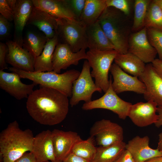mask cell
<instances>
[{
	"mask_svg": "<svg viewBox=\"0 0 162 162\" xmlns=\"http://www.w3.org/2000/svg\"><path fill=\"white\" fill-rule=\"evenodd\" d=\"M68 97L56 89L40 86L27 98V110L32 118L41 124H57L65 119L68 113Z\"/></svg>",
	"mask_w": 162,
	"mask_h": 162,
	"instance_id": "obj_1",
	"label": "cell"
},
{
	"mask_svg": "<svg viewBox=\"0 0 162 162\" xmlns=\"http://www.w3.org/2000/svg\"><path fill=\"white\" fill-rule=\"evenodd\" d=\"M34 137L29 129L22 130L15 120L0 134V153L3 162H15L32 150Z\"/></svg>",
	"mask_w": 162,
	"mask_h": 162,
	"instance_id": "obj_2",
	"label": "cell"
},
{
	"mask_svg": "<svg viewBox=\"0 0 162 162\" xmlns=\"http://www.w3.org/2000/svg\"><path fill=\"white\" fill-rule=\"evenodd\" d=\"M125 15L112 7H107L98 21L105 34L118 53L128 52L130 30Z\"/></svg>",
	"mask_w": 162,
	"mask_h": 162,
	"instance_id": "obj_3",
	"label": "cell"
},
{
	"mask_svg": "<svg viewBox=\"0 0 162 162\" xmlns=\"http://www.w3.org/2000/svg\"><path fill=\"white\" fill-rule=\"evenodd\" d=\"M9 70L16 73L21 78L29 79L40 86L45 87L57 90L68 97L72 96L73 82L79 76L80 72L73 69L62 74L53 71L48 72H27L13 67Z\"/></svg>",
	"mask_w": 162,
	"mask_h": 162,
	"instance_id": "obj_4",
	"label": "cell"
},
{
	"mask_svg": "<svg viewBox=\"0 0 162 162\" xmlns=\"http://www.w3.org/2000/svg\"><path fill=\"white\" fill-rule=\"evenodd\" d=\"M118 52L115 50H89L86 52L87 60L92 69V77L97 86L105 92L110 83L108 74L112 63Z\"/></svg>",
	"mask_w": 162,
	"mask_h": 162,
	"instance_id": "obj_5",
	"label": "cell"
},
{
	"mask_svg": "<svg viewBox=\"0 0 162 162\" xmlns=\"http://www.w3.org/2000/svg\"><path fill=\"white\" fill-rule=\"evenodd\" d=\"M59 41L68 45L74 52L88 48L87 26L80 20L57 19Z\"/></svg>",
	"mask_w": 162,
	"mask_h": 162,
	"instance_id": "obj_6",
	"label": "cell"
},
{
	"mask_svg": "<svg viewBox=\"0 0 162 162\" xmlns=\"http://www.w3.org/2000/svg\"><path fill=\"white\" fill-rule=\"evenodd\" d=\"M109 87L105 94L100 98L84 103L82 108L85 110L96 109H107L116 114L119 118L125 120L128 117L129 110L132 104L121 99L113 90L110 78Z\"/></svg>",
	"mask_w": 162,
	"mask_h": 162,
	"instance_id": "obj_7",
	"label": "cell"
},
{
	"mask_svg": "<svg viewBox=\"0 0 162 162\" xmlns=\"http://www.w3.org/2000/svg\"><path fill=\"white\" fill-rule=\"evenodd\" d=\"M90 68L88 61L85 60L79 76L73 84L72 96L69 101L71 107L76 106L81 101L85 103L92 101V96L94 92L101 93L102 91L93 80Z\"/></svg>",
	"mask_w": 162,
	"mask_h": 162,
	"instance_id": "obj_8",
	"label": "cell"
},
{
	"mask_svg": "<svg viewBox=\"0 0 162 162\" xmlns=\"http://www.w3.org/2000/svg\"><path fill=\"white\" fill-rule=\"evenodd\" d=\"M89 134L99 146H107L123 141L122 127L108 119H103L95 122Z\"/></svg>",
	"mask_w": 162,
	"mask_h": 162,
	"instance_id": "obj_9",
	"label": "cell"
},
{
	"mask_svg": "<svg viewBox=\"0 0 162 162\" xmlns=\"http://www.w3.org/2000/svg\"><path fill=\"white\" fill-rule=\"evenodd\" d=\"M128 52L135 55L145 63H152L156 59L157 52L148 40L146 27L130 35Z\"/></svg>",
	"mask_w": 162,
	"mask_h": 162,
	"instance_id": "obj_10",
	"label": "cell"
},
{
	"mask_svg": "<svg viewBox=\"0 0 162 162\" xmlns=\"http://www.w3.org/2000/svg\"><path fill=\"white\" fill-rule=\"evenodd\" d=\"M110 71L113 79L112 87L117 94L126 91L142 94L145 93V86L138 77L128 75L115 63L112 64Z\"/></svg>",
	"mask_w": 162,
	"mask_h": 162,
	"instance_id": "obj_11",
	"label": "cell"
},
{
	"mask_svg": "<svg viewBox=\"0 0 162 162\" xmlns=\"http://www.w3.org/2000/svg\"><path fill=\"white\" fill-rule=\"evenodd\" d=\"M87 58L86 49L74 52L67 44L59 43L56 46L52 58L53 71L60 74L72 65H77L79 61Z\"/></svg>",
	"mask_w": 162,
	"mask_h": 162,
	"instance_id": "obj_12",
	"label": "cell"
},
{
	"mask_svg": "<svg viewBox=\"0 0 162 162\" xmlns=\"http://www.w3.org/2000/svg\"><path fill=\"white\" fill-rule=\"evenodd\" d=\"M19 75L16 73H8L0 70V87L11 96L18 100L27 98L33 92L37 84L23 83Z\"/></svg>",
	"mask_w": 162,
	"mask_h": 162,
	"instance_id": "obj_13",
	"label": "cell"
},
{
	"mask_svg": "<svg viewBox=\"0 0 162 162\" xmlns=\"http://www.w3.org/2000/svg\"><path fill=\"white\" fill-rule=\"evenodd\" d=\"M157 109L158 104L152 100L139 102L131 106L128 117L136 126L146 127L157 121Z\"/></svg>",
	"mask_w": 162,
	"mask_h": 162,
	"instance_id": "obj_14",
	"label": "cell"
},
{
	"mask_svg": "<svg viewBox=\"0 0 162 162\" xmlns=\"http://www.w3.org/2000/svg\"><path fill=\"white\" fill-rule=\"evenodd\" d=\"M6 44L8 48L6 62L12 67L27 72L34 71L35 58L17 42L9 40Z\"/></svg>",
	"mask_w": 162,
	"mask_h": 162,
	"instance_id": "obj_15",
	"label": "cell"
},
{
	"mask_svg": "<svg viewBox=\"0 0 162 162\" xmlns=\"http://www.w3.org/2000/svg\"><path fill=\"white\" fill-rule=\"evenodd\" d=\"M54 150L56 160L63 161L71 153L74 145L82 140L78 134L72 131L54 129L52 131Z\"/></svg>",
	"mask_w": 162,
	"mask_h": 162,
	"instance_id": "obj_16",
	"label": "cell"
},
{
	"mask_svg": "<svg viewBox=\"0 0 162 162\" xmlns=\"http://www.w3.org/2000/svg\"><path fill=\"white\" fill-rule=\"evenodd\" d=\"M139 78L146 87L143 94L144 99L147 101L152 100L158 104L162 103V78L152 63L146 65L144 71Z\"/></svg>",
	"mask_w": 162,
	"mask_h": 162,
	"instance_id": "obj_17",
	"label": "cell"
},
{
	"mask_svg": "<svg viewBox=\"0 0 162 162\" xmlns=\"http://www.w3.org/2000/svg\"><path fill=\"white\" fill-rule=\"evenodd\" d=\"M148 136H136L126 144L125 149L131 154L134 162H145L152 158L162 156V153L157 148L153 149L149 145Z\"/></svg>",
	"mask_w": 162,
	"mask_h": 162,
	"instance_id": "obj_18",
	"label": "cell"
},
{
	"mask_svg": "<svg viewBox=\"0 0 162 162\" xmlns=\"http://www.w3.org/2000/svg\"><path fill=\"white\" fill-rule=\"evenodd\" d=\"M32 152L37 162L56 160L52 138V131L48 130L37 134L34 138Z\"/></svg>",
	"mask_w": 162,
	"mask_h": 162,
	"instance_id": "obj_19",
	"label": "cell"
},
{
	"mask_svg": "<svg viewBox=\"0 0 162 162\" xmlns=\"http://www.w3.org/2000/svg\"><path fill=\"white\" fill-rule=\"evenodd\" d=\"M26 24L36 26L44 34L48 40L57 34V19L34 5Z\"/></svg>",
	"mask_w": 162,
	"mask_h": 162,
	"instance_id": "obj_20",
	"label": "cell"
},
{
	"mask_svg": "<svg viewBox=\"0 0 162 162\" xmlns=\"http://www.w3.org/2000/svg\"><path fill=\"white\" fill-rule=\"evenodd\" d=\"M34 5L32 0H18L13 9L15 40L22 46V32L31 13Z\"/></svg>",
	"mask_w": 162,
	"mask_h": 162,
	"instance_id": "obj_21",
	"label": "cell"
},
{
	"mask_svg": "<svg viewBox=\"0 0 162 162\" xmlns=\"http://www.w3.org/2000/svg\"><path fill=\"white\" fill-rule=\"evenodd\" d=\"M35 7L48 13L57 19L77 20L69 8L66 0H32Z\"/></svg>",
	"mask_w": 162,
	"mask_h": 162,
	"instance_id": "obj_22",
	"label": "cell"
},
{
	"mask_svg": "<svg viewBox=\"0 0 162 162\" xmlns=\"http://www.w3.org/2000/svg\"><path fill=\"white\" fill-rule=\"evenodd\" d=\"M88 48L89 50H115L114 46L105 34L98 20L87 26Z\"/></svg>",
	"mask_w": 162,
	"mask_h": 162,
	"instance_id": "obj_23",
	"label": "cell"
},
{
	"mask_svg": "<svg viewBox=\"0 0 162 162\" xmlns=\"http://www.w3.org/2000/svg\"><path fill=\"white\" fill-rule=\"evenodd\" d=\"M114 61L125 72L138 78L144 71L146 65L139 58L128 52L124 53H118Z\"/></svg>",
	"mask_w": 162,
	"mask_h": 162,
	"instance_id": "obj_24",
	"label": "cell"
},
{
	"mask_svg": "<svg viewBox=\"0 0 162 162\" xmlns=\"http://www.w3.org/2000/svg\"><path fill=\"white\" fill-rule=\"evenodd\" d=\"M59 42L57 34L53 38L47 40L41 53L35 58L34 71L45 72L53 71L52 56Z\"/></svg>",
	"mask_w": 162,
	"mask_h": 162,
	"instance_id": "obj_25",
	"label": "cell"
},
{
	"mask_svg": "<svg viewBox=\"0 0 162 162\" xmlns=\"http://www.w3.org/2000/svg\"><path fill=\"white\" fill-rule=\"evenodd\" d=\"M107 7L106 0H86L80 19L87 26L98 21Z\"/></svg>",
	"mask_w": 162,
	"mask_h": 162,
	"instance_id": "obj_26",
	"label": "cell"
},
{
	"mask_svg": "<svg viewBox=\"0 0 162 162\" xmlns=\"http://www.w3.org/2000/svg\"><path fill=\"white\" fill-rule=\"evenodd\" d=\"M123 141L107 146H99L92 162H115L125 149Z\"/></svg>",
	"mask_w": 162,
	"mask_h": 162,
	"instance_id": "obj_27",
	"label": "cell"
},
{
	"mask_svg": "<svg viewBox=\"0 0 162 162\" xmlns=\"http://www.w3.org/2000/svg\"><path fill=\"white\" fill-rule=\"evenodd\" d=\"M47 40L45 36L29 32L23 39L22 46L36 58L41 53Z\"/></svg>",
	"mask_w": 162,
	"mask_h": 162,
	"instance_id": "obj_28",
	"label": "cell"
},
{
	"mask_svg": "<svg viewBox=\"0 0 162 162\" xmlns=\"http://www.w3.org/2000/svg\"><path fill=\"white\" fill-rule=\"evenodd\" d=\"M94 138L90 136L86 140L76 143L74 146L71 153L88 161L92 162L95 156L97 147L94 145Z\"/></svg>",
	"mask_w": 162,
	"mask_h": 162,
	"instance_id": "obj_29",
	"label": "cell"
},
{
	"mask_svg": "<svg viewBox=\"0 0 162 162\" xmlns=\"http://www.w3.org/2000/svg\"><path fill=\"white\" fill-rule=\"evenodd\" d=\"M144 27L162 31V8L154 0H152L149 6Z\"/></svg>",
	"mask_w": 162,
	"mask_h": 162,
	"instance_id": "obj_30",
	"label": "cell"
},
{
	"mask_svg": "<svg viewBox=\"0 0 162 162\" xmlns=\"http://www.w3.org/2000/svg\"><path fill=\"white\" fill-rule=\"evenodd\" d=\"M152 0H136L133 22L131 31L138 32L144 27V21L149 6Z\"/></svg>",
	"mask_w": 162,
	"mask_h": 162,
	"instance_id": "obj_31",
	"label": "cell"
},
{
	"mask_svg": "<svg viewBox=\"0 0 162 162\" xmlns=\"http://www.w3.org/2000/svg\"><path fill=\"white\" fill-rule=\"evenodd\" d=\"M147 32L150 44L155 49L159 59L162 60V31L153 28H147Z\"/></svg>",
	"mask_w": 162,
	"mask_h": 162,
	"instance_id": "obj_32",
	"label": "cell"
},
{
	"mask_svg": "<svg viewBox=\"0 0 162 162\" xmlns=\"http://www.w3.org/2000/svg\"><path fill=\"white\" fill-rule=\"evenodd\" d=\"M129 1L127 0H106V3L107 7L114 8L127 16L130 12Z\"/></svg>",
	"mask_w": 162,
	"mask_h": 162,
	"instance_id": "obj_33",
	"label": "cell"
},
{
	"mask_svg": "<svg viewBox=\"0 0 162 162\" xmlns=\"http://www.w3.org/2000/svg\"><path fill=\"white\" fill-rule=\"evenodd\" d=\"M66 1L77 20H79L84 7L86 0H66Z\"/></svg>",
	"mask_w": 162,
	"mask_h": 162,
	"instance_id": "obj_34",
	"label": "cell"
},
{
	"mask_svg": "<svg viewBox=\"0 0 162 162\" xmlns=\"http://www.w3.org/2000/svg\"><path fill=\"white\" fill-rule=\"evenodd\" d=\"M0 13L8 21L13 20V11L8 4L6 0H0Z\"/></svg>",
	"mask_w": 162,
	"mask_h": 162,
	"instance_id": "obj_35",
	"label": "cell"
},
{
	"mask_svg": "<svg viewBox=\"0 0 162 162\" xmlns=\"http://www.w3.org/2000/svg\"><path fill=\"white\" fill-rule=\"evenodd\" d=\"M7 20L0 15V38L4 40L9 35L10 24Z\"/></svg>",
	"mask_w": 162,
	"mask_h": 162,
	"instance_id": "obj_36",
	"label": "cell"
},
{
	"mask_svg": "<svg viewBox=\"0 0 162 162\" xmlns=\"http://www.w3.org/2000/svg\"><path fill=\"white\" fill-rule=\"evenodd\" d=\"M8 48L7 44L0 42V68L4 70L8 68L6 57L8 52Z\"/></svg>",
	"mask_w": 162,
	"mask_h": 162,
	"instance_id": "obj_37",
	"label": "cell"
},
{
	"mask_svg": "<svg viewBox=\"0 0 162 162\" xmlns=\"http://www.w3.org/2000/svg\"><path fill=\"white\" fill-rule=\"evenodd\" d=\"M15 162H37L33 154L31 152L25 153Z\"/></svg>",
	"mask_w": 162,
	"mask_h": 162,
	"instance_id": "obj_38",
	"label": "cell"
},
{
	"mask_svg": "<svg viewBox=\"0 0 162 162\" xmlns=\"http://www.w3.org/2000/svg\"><path fill=\"white\" fill-rule=\"evenodd\" d=\"M115 162H134L129 152L125 149Z\"/></svg>",
	"mask_w": 162,
	"mask_h": 162,
	"instance_id": "obj_39",
	"label": "cell"
},
{
	"mask_svg": "<svg viewBox=\"0 0 162 162\" xmlns=\"http://www.w3.org/2000/svg\"><path fill=\"white\" fill-rule=\"evenodd\" d=\"M64 162H92L71 153L63 161Z\"/></svg>",
	"mask_w": 162,
	"mask_h": 162,
	"instance_id": "obj_40",
	"label": "cell"
},
{
	"mask_svg": "<svg viewBox=\"0 0 162 162\" xmlns=\"http://www.w3.org/2000/svg\"><path fill=\"white\" fill-rule=\"evenodd\" d=\"M152 64L156 72L162 78V60L156 58Z\"/></svg>",
	"mask_w": 162,
	"mask_h": 162,
	"instance_id": "obj_41",
	"label": "cell"
},
{
	"mask_svg": "<svg viewBox=\"0 0 162 162\" xmlns=\"http://www.w3.org/2000/svg\"><path fill=\"white\" fill-rule=\"evenodd\" d=\"M157 114L158 119L154 124L158 128L162 126V103L158 104Z\"/></svg>",
	"mask_w": 162,
	"mask_h": 162,
	"instance_id": "obj_42",
	"label": "cell"
},
{
	"mask_svg": "<svg viewBox=\"0 0 162 162\" xmlns=\"http://www.w3.org/2000/svg\"><path fill=\"white\" fill-rule=\"evenodd\" d=\"M158 140L157 148L162 153V132L158 134Z\"/></svg>",
	"mask_w": 162,
	"mask_h": 162,
	"instance_id": "obj_43",
	"label": "cell"
},
{
	"mask_svg": "<svg viewBox=\"0 0 162 162\" xmlns=\"http://www.w3.org/2000/svg\"><path fill=\"white\" fill-rule=\"evenodd\" d=\"M145 162H162V156L152 158Z\"/></svg>",
	"mask_w": 162,
	"mask_h": 162,
	"instance_id": "obj_44",
	"label": "cell"
},
{
	"mask_svg": "<svg viewBox=\"0 0 162 162\" xmlns=\"http://www.w3.org/2000/svg\"><path fill=\"white\" fill-rule=\"evenodd\" d=\"M7 2L9 7L13 10L15 7L17 0H6Z\"/></svg>",
	"mask_w": 162,
	"mask_h": 162,
	"instance_id": "obj_45",
	"label": "cell"
},
{
	"mask_svg": "<svg viewBox=\"0 0 162 162\" xmlns=\"http://www.w3.org/2000/svg\"><path fill=\"white\" fill-rule=\"evenodd\" d=\"M154 1L162 8V0H154Z\"/></svg>",
	"mask_w": 162,
	"mask_h": 162,
	"instance_id": "obj_46",
	"label": "cell"
},
{
	"mask_svg": "<svg viewBox=\"0 0 162 162\" xmlns=\"http://www.w3.org/2000/svg\"><path fill=\"white\" fill-rule=\"evenodd\" d=\"M44 162H64L63 161H61L56 160L54 161H47Z\"/></svg>",
	"mask_w": 162,
	"mask_h": 162,
	"instance_id": "obj_47",
	"label": "cell"
},
{
	"mask_svg": "<svg viewBox=\"0 0 162 162\" xmlns=\"http://www.w3.org/2000/svg\"></svg>",
	"mask_w": 162,
	"mask_h": 162,
	"instance_id": "obj_48",
	"label": "cell"
}]
</instances>
